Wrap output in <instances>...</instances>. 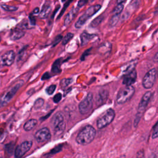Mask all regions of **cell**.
Segmentation results:
<instances>
[{"mask_svg": "<svg viewBox=\"0 0 158 158\" xmlns=\"http://www.w3.org/2000/svg\"><path fill=\"white\" fill-rule=\"evenodd\" d=\"M96 130L91 125L85 126L78 134L76 141L78 144L83 146L89 144L94 139Z\"/></svg>", "mask_w": 158, "mask_h": 158, "instance_id": "6da1fadb", "label": "cell"}, {"mask_svg": "<svg viewBox=\"0 0 158 158\" xmlns=\"http://www.w3.org/2000/svg\"><path fill=\"white\" fill-rule=\"evenodd\" d=\"M151 96H152V93L150 91H146L143 94V96L139 102V106H138V112L136 115V117H135V126L136 127L138 123H139L140 118L142 117V115L148 104V102L150 101Z\"/></svg>", "mask_w": 158, "mask_h": 158, "instance_id": "7a4b0ae2", "label": "cell"}, {"mask_svg": "<svg viewBox=\"0 0 158 158\" xmlns=\"http://www.w3.org/2000/svg\"><path fill=\"white\" fill-rule=\"evenodd\" d=\"M51 124L54 132L56 135H59L62 134L65 128V123L62 114L60 112H57L55 114L52 118Z\"/></svg>", "mask_w": 158, "mask_h": 158, "instance_id": "3957f363", "label": "cell"}, {"mask_svg": "<svg viewBox=\"0 0 158 158\" xmlns=\"http://www.w3.org/2000/svg\"><path fill=\"white\" fill-rule=\"evenodd\" d=\"M135 89L131 85L126 86L122 88L118 93L116 101L118 104H123L129 101L135 93Z\"/></svg>", "mask_w": 158, "mask_h": 158, "instance_id": "277c9868", "label": "cell"}, {"mask_svg": "<svg viewBox=\"0 0 158 158\" xmlns=\"http://www.w3.org/2000/svg\"><path fill=\"white\" fill-rule=\"evenodd\" d=\"M115 113L114 109H108L104 115L99 117L97 120V127L99 129H102L109 125L114 120Z\"/></svg>", "mask_w": 158, "mask_h": 158, "instance_id": "5b68a950", "label": "cell"}, {"mask_svg": "<svg viewBox=\"0 0 158 158\" xmlns=\"http://www.w3.org/2000/svg\"><path fill=\"white\" fill-rule=\"evenodd\" d=\"M22 85L23 81L18 83L13 88H12L10 90H9L2 96L0 98V107L6 106L11 100V99L14 96L15 93L22 86Z\"/></svg>", "mask_w": 158, "mask_h": 158, "instance_id": "8992f818", "label": "cell"}, {"mask_svg": "<svg viewBox=\"0 0 158 158\" xmlns=\"http://www.w3.org/2000/svg\"><path fill=\"white\" fill-rule=\"evenodd\" d=\"M93 94L89 93L85 98L82 100L79 105H78V109L79 112L81 114H88L93 107Z\"/></svg>", "mask_w": 158, "mask_h": 158, "instance_id": "52a82bcc", "label": "cell"}, {"mask_svg": "<svg viewBox=\"0 0 158 158\" xmlns=\"http://www.w3.org/2000/svg\"><path fill=\"white\" fill-rule=\"evenodd\" d=\"M157 77V71L156 69H152L149 70L144 75L143 79V86L145 89L151 88L156 81Z\"/></svg>", "mask_w": 158, "mask_h": 158, "instance_id": "ba28073f", "label": "cell"}, {"mask_svg": "<svg viewBox=\"0 0 158 158\" xmlns=\"http://www.w3.org/2000/svg\"><path fill=\"white\" fill-rule=\"evenodd\" d=\"M32 146L31 141H25L21 144L17 146L14 151V155L15 157H22L27 152H28Z\"/></svg>", "mask_w": 158, "mask_h": 158, "instance_id": "9c48e42d", "label": "cell"}, {"mask_svg": "<svg viewBox=\"0 0 158 158\" xmlns=\"http://www.w3.org/2000/svg\"><path fill=\"white\" fill-rule=\"evenodd\" d=\"M51 137V135L50 131L46 127L39 130L35 135V138L38 143L46 142L49 140Z\"/></svg>", "mask_w": 158, "mask_h": 158, "instance_id": "30bf717a", "label": "cell"}, {"mask_svg": "<svg viewBox=\"0 0 158 158\" xmlns=\"http://www.w3.org/2000/svg\"><path fill=\"white\" fill-rule=\"evenodd\" d=\"M15 52L14 51H9L5 52L0 57V65L10 66L15 60Z\"/></svg>", "mask_w": 158, "mask_h": 158, "instance_id": "8fae6325", "label": "cell"}, {"mask_svg": "<svg viewBox=\"0 0 158 158\" xmlns=\"http://www.w3.org/2000/svg\"><path fill=\"white\" fill-rule=\"evenodd\" d=\"M136 78H137V73L136 70L133 69L129 71L127 74H125V75L123 78L122 83L123 85H125L126 86L131 85L136 81Z\"/></svg>", "mask_w": 158, "mask_h": 158, "instance_id": "7c38bea8", "label": "cell"}, {"mask_svg": "<svg viewBox=\"0 0 158 158\" xmlns=\"http://www.w3.org/2000/svg\"><path fill=\"white\" fill-rule=\"evenodd\" d=\"M78 8L79 7H73L70 11L67 14L65 20H64V25L65 26H67L68 25H69L72 21L75 19V16L77 15V14H78Z\"/></svg>", "mask_w": 158, "mask_h": 158, "instance_id": "4fadbf2b", "label": "cell"}, {"mask_svg": "<svg viewBox=\"0 0 158 158\" xmlns=\"http://www.w3.org/2000/svg\"><path fill=\"white\" fill-rule=\"evenodd\" d=\"M24 35L25 31L23 30L20 28H15L11 31L10 38L13 40H17L23 37Z\"/></svg>", "mask_w": 158, "mask_h": 158, "instance_id": "5bb4252c", "label": "cell"}, {"mask_svg": "<svg viewBox=\"0 0 158 158\" xmlns=\"http://www.w3.org/2000/svg\"><path fill=\"white\" fill-rule=\"evenodd\" d=\"M101 6L100 4H95V5L91 6L86 9L84 14L86 16L88 19H89V17L93 16L94 14H95L101 9Z\"/></svg>", "mask_w": 158, "mask_h": 158, "instance_id": "9a60e30c", "label": "cell"}, {"mask_svg": "<svg viewBox=\"0 0 158 158\" xmlns=\"http://www.w3.org/2000/svg\"><path fill=\"white\" fill-rule=\"evenodd\" d=\"M95 36H96L95 35L89 34V33H88L86 32H83L80 35L81 44V46H85V44L88 43V42L91 40H92L94 37H95Z\"/></svg>", "mask_w": 158, "mask_h": 158, "instance_id": "2e32d148", "label": "cell"}, {"mask_svg": "<svg viewBox=\"0 0 158 158\" xmlns=\"http://www.w3.org/2000/svg\"><path fill=\"white\" fill-rule=\"evenodd\" d=\"M51 10V7L49 5H44L40 14H39V17L41 19H45L47 18Z\"/></svg>", "mask_w": 158, "mask_h": 158, "instance_id": "e0dca14e", "label": "cell"}, {"mask_svg": "<svg viewBox=\"0 0 158 158\" xmlns=\"http://www.w3.org/2000/svg\"><path fill=\"white\" fill-rule=\"evenodd\" d=\"M37 123V120L36 119H30L29 120H28L23 125V128L25 131H30L36 125Z\"/></svg>", "mask_w": 158, "mask_h": 158, "instance_id": "ac0fdd59", "label": "cell"}, {"mask_svg": "<svg viewBox=\"0 0 158 158\" xmlns=\"http://www.w3.org/2000/svg\"><path fill=\"white\" fill-rule=\"evenodd\" d=\"M52 72L54 73H59L60 72V60H56L52 67Z\"/></svg>", "mask_w": 158, "mask_h": 158, "instance_id": "d6986e66", "label": "cell"}, {"mask_svg": "<svg viewBox=\"0 0 158 158\" xmlns=\"http://www.w3.org/2000/svg\"><path fill=\"white\" fill-rule=\"evenodd\" d=\"M107 95H108V93L106 91L102 90L101 93H99L98 98V102L100 103H102V102L105 101L106 99H107Z\"/></svg>", "mask_w": 158, "mask_h": 158, "instance_id": "ffe728a7", "label": "cell"}, {"mask_svg": "<svg viewBox=\"0 0 158 158\" xmlns=\"http://www.w3.org/2000/svg\"><path fill=\"white\" fill-rule=\"evenodd\" d=\"M119 19H120V14H114V15L112 16V17L110 20L109 25L112 27H114L117 23V22H118Z\"/></svg>", "mask_w": 158, "mask_h": 158, "instance_id": "44dd1931", "label": "cell"}, {"mask_svg": "<svg viewBox=\"0 0 158 158\" xmlns=\"http://www.w3.org/2000/svg\"><path fill=\"white\" fill-rule=\"evenodd\" d=\"M103 19H104V17H103V16H102V15H100V16L98 17L97 18L94 19L91 22V24H90V26L92 27H97L98 25H99L101 23V22L102 21Z\"/></svg>", "mask_w": 158, "mask_h": 158, "instance_id": "7402d4cb", "label": "cell"}, {"mask_svg": "<svg viewBox=\"0 0 158 158\" xmlns=\"http://www.w3.org/2000/svg\"><path fill=\"white\" fill-rule=\"evenodd\" d=\"M1 7L5 10L6 11H7V12H12V11H15V10H17L18 7H16V6H9V5H7V4H1Z\"/></svg>", "mask_w": 158, "mask_h": 158, "instance_id": "603a6c76", "label": "cell"}, {"mask_svg": "<svg viewBox=\"0 0 158 158\" xmlns=\"http://www.w3.org/2000/svg\"><path fill=\"white\" fill-rule=\"evenodd\" d=\"M123 3H120L118 4L116 7L113 10V14H120V13L122 12L123 9Z\"/></svg>", "mask_w": 158, "mask_h": 158, "instance_id": "cb8c5ba5", "label": "cell"}, {"mask_svg": "<svg viewBox=\"0 0 158 158\" xmlns=\"http://www.w3.org/2000/svg\"><path fill=\"white\" fill-rule=\"evenodd\" d=\"M73 36V34L72 33H68L66 34V35L62 39V44L63 45H65L67 44Z\"/></svg>", "mask_w": 158, "mask_h": 158, "instance_id": "d4e9b609", "label": "cell"}, {"mask_svg": "<svg viewBox=\"0 0 158 158\" xmlns=\"http://www.w3.org/2000/svg\"><path fill=\"white\" fill-rule=\"evenodd\" d=\"M43 104H44V99L42 98H38L35 101L34 103V108L35 109H40V107H42Z\"/></svg>", "mask_w": 158, "mask_h": 158, "instance_id": "484cf974", "label": "cell"}, {"mask_svg": "<svg viewBox=\"0 0 158 158\" xmlns=\"http://www.w3.org/2000/svg\"><path fill=\"white\" fill-rule=\"evenodd\" d=\"M56 85H50L49 86H48L47 88H46V93L49 94V95H51L53 94V93L54 92L55 89H56Z\"/></svg>", "mask_w": 158, "mask_h": 158, "instance_id": "4316f807", "label": "cell"}, {"mask_svg": "<svg viewBox=\"0 0 158 158\" xmlns=\"http://www.w3.org/2000/svg\"><path fill=\"white\" fill-rule=\"evenodd\" d=\"M158 138V122L157 123V124L154 127V128L153 129L152 134V139H155V138Z\"/></svg>", "mask_w": 158, "mask_h": 158, "instance_id": "83f0119b", "label": "cell"}, {"mask_svg": "<svg viewBox=\"0 0 158 158\" xmlns=\"http://www.w3.org/2000/svg\"><path fill=\"white\" fill-rule=\"evenodd\" d=\"M71 81H72V80H71L70 79H66V78L63 79V80L61 81V83H60L61 86H62V88H65V87L67 86L70 83Z\"/></svg>", "mask_w": 158, "mask_h": 158, "instance_id": "f1b7e54d", "label": "cell"}, {"mask_svg": "<svg viewBox=\"0 0 158 158\" xmlns=\"http://www.w3.org/2000/svg\"><path fill=\"white\" fill-rule=\"evenodd\" d=\"M62 99V94L60 93H57L56 94L54 98H53V101L55 103H58Z\"/></svg>", "mask_w": 158, "mask_h": 158, "instance_id": "f546056e", "label": "cell"}, {"mask_svg": "<svg viewBox=\"0 0 158 158\" xmlns=\"http://www.w3.org/2000/svg\"><path fill=\"white\" fill-rule=\"evenodd\" d=\"M62 36H61V35H58V36H57L56 38H55V39H54V42H53V46H56L57 44H58L61 40H62Z\"/></svg>", "mask_w": 158, "mask_h": 158, "instance_id": "4dcf8cb0", "label": "cell"}, {"mask_svg": "<svg viewBox=\"0 0 158 158\" xmlns=\"http://www.w3.org/2000/svg\"><path fill=\"white\" fill-rule=\"evenodd\" d=\"M88 2V0H80L78 2L77 7H81L84 6L86 4H87Z\"/></svg>", "mask_w": 158, "mask_h": 158, "instance_id": "1f68e13d", "label": "cell"}, {"mask_svg": "<svg viewBox=\"0 0 158 158\" xmlns=\"http://www.w3.org/2000/svg\"><path fill=\"white\" fill-rule=\"evenodd\" d=\"M61 149H62L61 146H60H60H58L57 147H56V148H54L52 150H51L50 154H56V153L59 152V151L61 150Z\"/></svg>", "mask_w": 158, "mask_h": 158, "instance_id": "d6a6232c", "label": "cell"}, {"mask_svg": "<svg viewBox=\"0 0 158 158\" xmlns=\"http://www.w3.org/2000/svg\"><path fill=\"white\" fill-rule=\"evenodd\" d=\"M30 18V22L32 25H35V19L34 18V17H33L32 14H30L29 16Z\"/></svg>", "mask_w": 158, "mask_h": 158, "instance_id": "836d02e7", "label": "cell"}, {"mask_svg": "<svg viewBox=\"0 0 158 158\" xmlns=\"http://www.w3.org/2000/svg\"><path fill=\"white\" fill-rule=\"evenodd\" d=\"M49 77H50V75H49V73H48V72H46V73H45L42 76V77H41V80H47V79H48Z\"/></svg>", "mask_w": 158, "mask_h": 158, "instance_id": "e575fe53", "label": "cell"}, {"mask_svg": "<svg viewBox=\"0 0 158 158\" xmlns=\"http://www.w3.org/2000/svg\"><path fill=\"white\" fill-rule=\"evenodd\" d=\"M153 59H154V61L155 62H158V52L155 54V56H154Z\"/></svg>", "mask_w": 158, "mask_h": 158, "instance_id": "d590c367", "label": "cell"}, {"mask_svg": "<svg viewBox=\"0 0 158 158\" xmlns=\"http://www.w3.org/2000/svg\"><path fill=\"white\" fill-rule=\"evenodd\" d=\"M38 12H39V8H38V7L35 8L34 9L33 12V13H35V14H36V13H38Z\"/></svg>", "mask_w": 158, "mask_h": 158, "instance_id": "8d00e7d4", "label": "cell"}, {"mask_svg": "<svg viewBox=\"0 0 158 158\" xmlns=\"http://www.w3.org/2000/svg\"><path fill=\"white\" fill-rule=\"evenodd\" d=\"M126 0H117V4H120V3H123Z\"/></svg>", "mask_w": 158, "mask_h": 158, "instance_id": "74e56055", "label": "cell"}, {"mask_svg": "<svg viewBox=\"0 0 158 158\" xmlns=\"http://www.w3.org/2000/svg\"><path fill=\"white\" fill-rule=\"evenodd\" d=\"M0 41H1V37H0Z\"/></svg>", "mask_w": 158, "mask_h": 158, "instance_id": "f35d334b", "label": "cell"}]
</instances>
